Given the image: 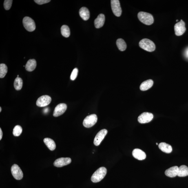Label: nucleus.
<instances>
[{
	"mask_svg": "<svg viewBox=\"0 0 188 188\" xmlns=\"http://www.w3.org/2000/svg\"><path fill=\"white\" fill-rule=\"evenodd\" d=\"M52 99L50 96L44 95L40 96L36 101V105L39 107H44L49 105Z\"/></svg>",
	"mask_w": 188,
	"mask_h": 188,
	"instance_id": "6e6552de",
	"label": "nucleus"
},
{
	"mask_svg": "<svg viewBox=\"0 0 188 188\" xmlns=\"http://www.w3.org/2000/svg\"><path fill=\"white\" fill-rule=\"evenodd\" d=\"M177 176L180 177L188 176V167L185 165H182L179 167V171Z\"/></svg>",
	"mask_w": 188,
	"mask_h": 188,
	"instance_id": "4be33fe9",
	"label": "nucleus"
},
{
	"mask_svg": "<svg viewBox=\"0 0 188 188\" xmlns=\"http://www.w3.org/2000/svg\"><path fill=\"white\" fill-rule=\"evenodd\" d=\"M14 88L17 91L21 90L23 86V81L21 78L17 77L14 81Z\"/></svg>",
	"mask_w": 188,
	"mask_h": 188,
	"instance_id": "b1692460",
	"label": "nucleus"
},
{
	"mask_svg": "<svg viewBox=\"0 0 188 188\" xmlns=\"http://www.w3.org/2000/svg\"><path fill=\"white\" fill-rule=\"evenodd\" d=\"M72 160L69 158H62L57 159L54 162V165L56 167H62L70 164Z\"/></svg>",
	"mask_w": 188,
	"mask_h": 188,
	"instance_id": "ddd939ff",
	"label": "nucleus"
},
{
	"mask_svg": "<svg viewBox=\"0 0 188 188\" xmlns=\"http://www.w3.org/2000/svg\"><path fill=\"white\" fill-rule=\"evenodd\" d=\"M178 21V20H176V21Z\"/></svg>",
	"mask_w": 188,
	"mask_h": 188,
	"instance_id": "e433bc0d",
	"label": "nucleus"
},
{
	"mask_svg": "<svg viewBox=\"0 0 188 188\" xmlns=\"http://www.w3.org/2000/svg\"><path fill=\"white\" fill-rule=\"evenodd\" d=\"M61 33L63 37H68L70 35V30L69 27L67 25H64L61 27Z\"/></svg>",
	"mask_w": 188,
	"mask_h": 188,
	"instance_id": "393cba45",
	"label": "nucleus"
},
{
	"mask_svg": "<svg viewBox=\"0 0 188 188\" xmlns=\"http://www.w3.org/2000/svg\"><path fill=\"white\" fill-rule=\"evenodd\" d=\"M78 73V69L77 68H75L73 70L70 75V79L72 81H74L76 79L77 77Z\"/></svg>",
	"mask_w": 188,
	"mask_h": 188,
	"instance_id": "c85d7f7f",
	"label": "nucleus"
},
{
	"mask_svg": "<svg viewBox=\"0 0 188 188\" xmlns=\"http://www.w3.org/2000/svg\"><path fill=\"white\" fill-rule=\"evenodd\" d=\"M13 1L12 0H5L4 4V8L6 10H10Z\"/></svg>",
	"mask_w": 188,
	"mask_h": 188,
	"instance_id": "cd10ccee",
	"label": "nucleus"
},
{
	"mask_svg": "<svg viewBox=\"0 0 188 188\" xmlns=\"http://www.w3.org/2000/svg\"><path fill=\"white\" fill-rule=\"evenodd\" d=\"M154 116L152 113L144 112L140 114L138 118V121L142 124L149 123L153 119Z\"/></svg>",
	"mask_w": 188,
	"mask_h": 188,
	"instance_id": "1a4fd4ad",
	"label": "nucleus"
},
{
	"mask_svg": "<svg viewBox=\"0 0 188 188\" xmlns=\"http://www.w3.org/2000/svg\"><path fill=\"white\" fill-rule=\"evenodd\" d=\"M107 172V169L105 167L99 168L92 175L91 178V180L95 183L100 182L105 177Z\"/></svg>",
	"mask_w": 188,
	"mask_h": 188,
	"instance_id": "f257e3e1",
	"label": "nucleus"
},
{
	"mask_svg": "<svg viewBox=\"0 0 188 188\" xmlns=\"http://www.w3.org/2000/svg\"><path fill=\"white\" fill-rule=\"evenodd\" d=\"M179 171V167L175 166L166 170L165 172L166 176L173 178L177 176Z\"/></svg>",
	"mask_w": 188,
	"mask_h": 188,
	"instance_id": "4468645a",
	"label": "nucleus"
},
{
	"mask_svg": "<svg viewBox=\"0 0 188 188\" xmlns=\"http://www.w3.org/2000/svg\"><path fill=\"white\" fill-rule=\"evenodd\" d=\"M23 131V129L22 127L19 125H17L14 127L13 130V135L15 136L18 137L20 135Z\"/></svg>",
	"mask_w": 188,
	"mask_h": 188,
	"instance_id": "bb28decb",
	"label": "nucleus"
},
{
	"mask_svg": "<svg viewBox=\"0 0 188 188\" xmlns=\"http://www.w3.org/2000/svg\"><path fill=\"white\" fill-rule=\"evenodd\" d=\"M158 147L161 150L167 153H170L173 150L172 147L170 145L164 142L159 144Z\"/></svg>",
	"mask_w": 188,
	"mask_h": 188,
	"instance_id": "aec40b11",
	"label": "nucleus"
},
{
	"mask_svg": "<svg viewBox=\"0 0 188 188\" xmlns=\"http://www.w3.org/2000/svg\"><path fill=\"white\" fill-rule=\"evenodd\" d=\"M111 4L113 13L116 16L119 17L121 15L122 12L119 1L112 0L111 1Z\"/></svg>",
	"mask_w": 188,
	"mask_h": 188,
	"instance_id": "423d86ee",
	"label": "nucleus"
},
{
	"mask_svg": "<svg viewBox=\"0 0 188 188\" xmlns=\"http://www.w3.org/2000/svg\"><path fill=\"white\" fill-rule=\"evenodd\" d=\"M3 137V132L1 128H0V140Z\"/></svg>",
	"mask_w": 188,
	"mask_h": 188,
	"instance_id": "7c9ffc66",
	"label": "nucleus"
},
{
	"mask_svg": "<svg viewBox=\"0 0 188 188\" xmlns=\"http://www.w3.org/2000/svg\"><path fill=\"white\" fill-rule=\"evenodd\" d=\"M185 55L186 56H187V57L188 58V49H187L186 51Z\"/></svg>",
	"mask_w": 188,
	"mask_h": 188,
	"instance_id": "2f4dec72",
	"label": "nucleus"
},
{
	"mask_svg": "<svg viewBox=\"0 0 188 188\" xmlns=\"http://www.w3.org/2000/svg\"><path fill=\"white\" fill-rule=\"evenodd\" d=\"M132 156L139 160H143L146 158V154L144 151L139 149H135L132 151Z\"/></svg>",
	"mask_w": 188,
	"mask_h": 188,
	"instance_id": "2eb2a0df",
	"label": "nucleus"
},
{
	"mask_svg": "<svg viewBox=\"0 0 188 188\" xmlns=\"http://www.w3.org/2000/svg\"><path fill=\"white\" fill-rule=\"evenodd\" d=\"M1 109H1V107H0V112H1Z\"/></svg>",
	"mask_w": 188,
	"mask_h": 188,
	"instance_id": "72a5a7b5",
	"label": "nucleus"
},
{
	"mask_svg": "<svg viewBox=\"0 0 188 188\" xmlns=\"http://www.w3.org/2000/svg\"><path fill=\"white\" fill-rule=\"evenodd\" d=\"M49 109L48 108H46L44 109V112L45 113H47L48 112Z\"/></svg>",
	"mask_w": 188,
	"mask_h": 188,
	"instance_id": "473e14b6",
	"label": "nucleus"
},
{
	"mask_svg": "<svg viewBox=\"0 0 188 188\" xmlns=\"http://www.w3.org/2000/svg\"><path fill=\"white\" fill-rule=\"evenodd\" d=\"M174 29L175 34L176 36L182 35L185 32L186 30L185 23L182 20H181L179 22L175 24Z\"/></svg>",
	"mask_w": 188,
	"mask_h": 188,
	"instance_id": "9d476101",
	"label": "nucleus"
},
{
	"mask_svg": "<svg viewBox=\"0 0 188 188\" xmlns=\"http://www.w3.org/2000/svg\"><path fill=\"white\" fill-rule=\"evenodd\" d=\"M12 174L14 178L16 180H21L23 177V173L19 166L14 164L11 168Z\"/></svg>",
	"mask_w": 188,
	"mask_h": 188,
	"instance_id": "0eeeda50",
	"label": "nucleus"
},
{
	"mask_svg": "<svg viewBox=\"0 0 188 188\" xmlns=\"http://www.w3.org/2000/svg\"><path fill=\"white\" fill-rule=\"evenodd\" d=\"M98 118L96 115L95 114H91L87 116L84 119L83 122L84 126L89 128L94 125L97 121Z\"/></svg>",
	"mask_w": 188,
	"mask_h": 188,
	"instance_id": "39448f33",
	"label": "nucleus"
},
{
	"mask_svg": "<svg viewBox=\"0 0 188 188\" xmlns=\"http://www.w3.org/2000/svg\"><path fill=\"white\" fill-rule=\"evenodd\" d=\"M108 131L106 129L101 130L96 134L94 140V144L95 145L98 146L100 145V143L107 134Z\"/></svg>",
	"mask_w": 188,
	"mask_h": 188,
	"instance_id": "9b49d317",
	"label": "nucleus"
},
{
	"mask_svg": "<svg viewBox=\"0 0 188 188\" xmlns=\"http://www.w3.org/2000/svg\"><path fill=\"white\" fill-rule=\"evenodd\" d=\"M79 14L80 16L84 20L87 21L90 18V12L86 7H82L80 9Z\"/></svg>",
	"mask_w": 188,
	"mask_h": 188,
	"instance_id": "a211bd4d",
	"label": "nucleus"
},
{
	"mask_svg": "<svg viewBox=\"0 0 188 188\" xmlns=\"http://www.w3.org/2000/svg\"><path fill=\"white\" fill-rule=\"evenodd\" d=\"M67 108V106L65 104H59L55 108L53 115L56 117L61 115L65 112Z\"/></svg>",
	"mask_w": 188,
	"mask_h": 188,
	"instance_id": "f8f14e48",
	"label": "nucleus"
},
{
	"mask_svg": "<svg viewBox=\"0 0 188 188\" xmlns=\"http://www.w3.org/2000/svg\"><path fill=\"white\" fill-rule=\"evenodd\" d=\"M153 83H154L152 80H148L144 81L140 85V90L142 91L149 90L153 86Z\"/></svg>",
	"mask_w": 188,
	"mask_h": 188,
	"instance_id": "6ab92c4d",
	"label": "nucleus"
},
{
	"mask_svg": "<svg viewBox=\"0 0 188 188\" xmlns=\"http://www.w3.org/2000/svg\"><path fill=\"white\" fill-rule=\"evenodd\" d=\"M138 17L140 22L146 25H150L154 23L153 15L148 13L139 12L138 14Z\"/></svg>",
	"mask_w": 188,
	"mask_h": 188,
	"instance_id": "f03ea898",
	"label": "nucleus"
},
{
	"mask_svg": "<svg viewBox=\"0 0 188 188\" xmlns=\"http://www.w3.org/2000/svg\"><path fill=\"white\" fill-rule=\"evenodd\" d=\"M8 73V67L4 63H1L0 64V78H3L5 77Z\"/></svg>",
	"mask_w": 188,
	"mask_h": 188,
	"instance_id": "a878e982",
	"label": "nucleus"
},
{
	"mask_svg": "<svg viewBox=\"0 0 188 188\" xmlns=\"http://www.w3.org/2000/svg\"><path fill=\"white\" fill-rule=\"evenodd\" d=\"M37 63L35 60L30 59L27 61L25 66V69L28 72H32L35 69Z\"/></svg>",
	"mask_w": 188,
	"mask_h": 188,
	"instance_id": "f3484780",
	"label": "nucleus"
},
{
	"mask_svg": "<svg viewBox=\"0 0 188 188\" xmlns=\"http://www.w3.org/2000/svg\"><path fill=\"white\" fill-rule=\"evenodd\" d=\"M105 21V16L103 14H100L95 20L94 24L96 28H100L103 27Z\"/></svg>",
	"mask_w": 188,
	"mask_h": 188,
	"instance_id": "dca6fc26",
	"label": "nucleus"
},
{
	"mask_svg": "<svg viewBox=\"0 0 188 188\" xmlns=\"http://www.w3.org/2000/svg\"><path fill=\"white\" fill-rule=\"evenodd\" d=\"M50 0H35L34 1L39 5H42L50 2Z\"/></svg>",
	"mask_w": 188,
	"mask_h": 188,
	"instance_id": "c756f323",
	"label": "nucleus"
},
{
	"mask_svg": "<svg viewBox=\"0 0 188 188\" xmlns=\"http://www.w3.org/2000/svg\"><path fill=\"white\" fill-rule=\"evenodd\" d=\"M139 46L142 49L149 52L154 51L156 48L154 42L147 38L141 40L139 43Z\"/></svg>",
	"mask_w": 188,
	"mask_h": 188,
	"instance_id": "7ed1b4c3",
	"label": "nucleus"
},
{
	"mask_svg": "<svg viewBox=\"0 0 188 188\" xmlns=\"http://www.w3.org/2000/svg\"><path fill=\"white\" fill-rule=\"evenodd\" d=\"M116 45L118 49L121 51H125L127 48L126 44L125 41L122 38H119L117 40Z\"/></svg>",
	"mask_w": 188,
	"mask_h": 188,
	"instance_id": "5701e85b",
	"label": "nucleus"
},
{
	"mask_svg": "<svg viewBox=\"0 0 188 188\" xmlns=\"http://www.w3.org/2000/svg\"><path fill=\"white\" fill-rule=\"evenodd\" d=\"M156 145H158V143H156Z\"/></svg>",
	"mask_w": 188,
	"mask_h": 188,
	"instance_id": "f704fd0d",
	"label": "nucleus"
},
{
	"mask_svg": "<svg viewBox=\"0 0 188 188\" xmlns=\"http://www.w3.org/2000/svg\"><path fill=\"white\" fill-rule=\"evenodd\" d=\"M17 76H18V77H19V75H18Z\"/></svg>",
	"mask_w": 188,
	"mask_h": 188,
	"instance_id": "c9c22d12",
	"label": "nucleus"
},
{
	"mask_svg": "<svg viewBox=\"0 0 188 188\" xmlns=\"http://www.w3.org/2000/svg\"><path fill=\"white\" fill-rule=\"evenodd\" d=\"M44 142L50 150L54 151L56 149V143L54 140L50 138H46L44 139Z\"/></svg>",
	"mask_w": 188,
	"mask_h": 188,
	"instance_id": "412c9836",
	"label": "nucleus"
},
{
	"mask_svg": "<svg viewBox=\"0 0 188 188\" xmlns=\"http://www.w3.org/2000/svg\"><path fill=\"white\" fill-rule=\"evenodd\" d=\"M23 24L25 28L28 32H32L35 30V23L33 20L28 16L23 18Z\"/></svg>",
	"mask_w": 188,
	"mask_h": 188,
	"instance_id": "20e7f679",
	"label": "nucleus"
}]
</instances>
